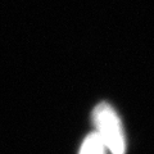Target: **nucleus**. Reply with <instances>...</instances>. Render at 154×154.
<instances>
[{"label": "nucleus", "instance_id": "nucleus-1", "mask_svg": "<svg viewBox=\"0 0 154 154\" xmlns=\"http://www.w3.org/2000/svg\"><path fill=\"white\" fill-rule=\"evenodd\" d=\"M93 117L98 130L96 135L103 141L104 146L108 148L112 154L126 153V140L116 110L107 103H100L95 107Z\"/></svg>", "mask_w": 154, "mask_h": 154}, {"label": "nucleus", "instance_id": "nucleus-2", "mask_svg": "<svg viewBox=\"0 0 154 154\" xmlns=\"http://www.w3.org/2000/svg\"><path fill=\"white\" fill-rule=\"evenodd\" d=\"M80 154H105V146L96 132L89 134L81 145Z\"/></svg>", "mask_w": 154, "mask_h": 154}]
</instances>
